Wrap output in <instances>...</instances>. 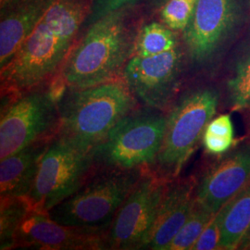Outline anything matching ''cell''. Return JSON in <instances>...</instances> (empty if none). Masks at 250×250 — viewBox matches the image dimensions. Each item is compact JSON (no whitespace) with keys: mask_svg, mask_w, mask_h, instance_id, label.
I'll list each match as a JSON object with an SVG mask.
<instances>
[{"mask_svg":"<svg viewBox=\"0 0 250 250\" xmlns=\"http://www.w3.org/2000/svg\"><path fill=\"white\" fill-rule=\"evenodd\" d=\"M87 0H56L9 62L1 68V99L56 80L89 13Z\"/></svg>","mask_w":250,"mask_h":250,"instance_id":"obj_1","label":"cell"},{"mask_svg":"<svg viewBox=\"0 0 250 250\" xmlns=\"http://www.w3.org/2000/svg\"><path fill=\"white\" fill-rule=\"evenodd\" d=\"M127 18L125 8L90 24L53 83L62 88L78 89L122 78L134 55L136 37Z\"/></svg>","mask_w":250,"mask_h":250,"instance_id":"obj_2","label":"cell"},{"mask_svg":"<svg viewBox=\"0 0 250 250\" xmlns=\"http://www.w3.org/2000/svg\"><path fill=\"white\" fill-rule=\"evenodd\" d=\"M138 103L123 78L86 88H64L59 98L61 125L57 136L89 152L139 107Z\"/></svg>","mask_w":250,"mask_h":250,"instance_id":"obj_3","label":"cell"},{"mask_svg":"<svg viewBox=\"0 0 250 250\" xmlns=\"http://www.w3.org/2000/svg\"><path fill=\"white\" fill-rule=\"evenodd\" d=\"M150 169H98L47 214L60 224L107 232L125 199Z\"/></svg>","mask_w":250,"mask_h":250,"instance_id":"obj_4","label":"cell"},{"mask_svg":"<svg viewBox=\"0 0 250 250\" xmlns=\"http://www.w3.org/2000/svg\"><path fill=\"white\" fill-rule=\"evenodd\" d=\"M218 106L219 94L212 88H197L182 95L169 108L164 138L150 170L167 182L177 178L202 141Z\"/></svg>","mask_w":250,"mask_h":250,"instance_id":"obj_5","label":"cell"},{"mask_svg":"<svg viewBox=\"0 0 250 250\" xmlns=\"http://www.w3.org/2000/svg\"><path fill=\"white\" fill-rule=\"evenodd\" d=\"M166 111L137 107L124 117L91 150L98 169H150L165 134Z\"/></svg>","mask_w":250,"mask_h":250,"instance_id":"obj_6","label":"cell"},{"mask_svg":"<svg viewBox=\"0 0 250 250\" xmlns=\"http://www.w3.org/2000/svg\"><path fill=\"white\" fill-rule=\"evenodd\" d=\"M61 95L50 83L1 99L0 160L27 146L57 136L61 125Z\"/></svg>","mask_w":250,"mask_h":250,"instance_id":"obj_7","label":"cell"},{"mask_svg":"<svg viewBox=\"0 0 250 250\" xmlns=\"http://www.w3.org/2000/svg\"><path fill=\"white\" fill-rule=\"evenodd\" d=\"M97 170L90 151H83L56 136L40 162L27 199L37 212L47 213L73 195Z\"/></svg>","mask_w":250,"mask_h":250,"instance_id":"obj_8","label":"cell"},{"mask_svg":"<svg viewBox=\"0 0 250 250\" xmlns=\"http://www.w3.org/2000/svg\"><path fill=\"white\" fill-rule=\"evenodd\" d=\"M167 184L151 170L145 172L107 231V250L145 249L151 237Z\"/></svg>","mask_w":250,"mask_h":250,"instance_id":"obj_9","label":"cell"},{"mask_svg":"<svg viewBox=\"0 0 250 250\" xmlns=\"http://www.w3.org/2000/svg\"><path fill=\"white\" fill-rule=\"evenodd\" d=\"M182 57L178 46L154 56L134 55L122 78L142 106L167 112L178 89Z\"/></svg>","mask_w":250,"mask_h":250,"instance_id":"obj_10","label":"cell"},{"mask_svg":"<svg viewBox=\"0 0 250 250\" xmlns=\"http://www.w3.org/2000/svg\"><path fill=\"white\" fill-rule=\"evenodd\" d=\"M106 235L101 230L60 224L47 213L33 210L20 226L13 250H107Z\"/></svg>","mask_w":250,"mask_h":250,"instance_id":"obj_11","label":"cell"},{"mask_svg":"<svg viewBox=\"0 0 250 250\" xmlns=\"http://www.w3.org/2000/svg\"><path fill=\"white\" fill-rule=\"evenodd\" d=\"M238 15L236 0H197L193 16L184 31L191 59L210 60L231 33Z\"/></svg>","mask_w":250,"mask_h":250,"instance_id":"obj_12","label":"cell"},{"mask_svg":"<svg viewBox=\"0 0 250 250\" xmlns=\"http://www.w3.org/2000/svg\"><path fill=\"white\" fill-rule=\"evenodd\" d=\"M250 180V143L243 144L210 164L197 180L195 198L213 213L220 211Z\"/></svg>","mask_w":250,"mask_h":250,"instance_id":"obj_13","label":"cell"},{"mask_svg":"<svg viewBox=\"0 0 250 250\" xmlns=\"http://www.w3.org/2000/svg\"><path fill=\"white\" fill-rule=\"evenodd\" d=\"M56 0H1L0 69L9 62Z\"/></svg>","mask_w":250,"mask_h":250,"instance_id":"obj_14","label":"cell"},{"mask_svg":"<svg viewBox=\"0 0 250 250\" xmlns=\"http://www.w3.org/2000/svg\"><path fill=\"white\" fill-rule=\"evenodd\" d=\"M197 179L168 182L151 237L144 250H166L191 213L195 203Z\"/></svg>","mask_w":250,"mask_h":250,"instance_id":"obj_15","label":"cell"},{"mask_svg":"<svg viewBox=\"0 0 250 250\" xmlns=\"http://www.w3.org/2000/svg\"><path fill=\"white\" fill-rule=\"evenodd\" d=\"M52 140L32 144L1 160L0 197H28L41 160Z\"/></svg>","mask_w":250,"mask_h":250,"instance_id":"obj_16","label":"cell"},{"mask_svg":"<svg viewBox=\"0 0 250 250\" xmlns=\"http://www.w3.org/2000/svg\"><path fill=\"white\" fill-rule=\"evenodd\" d=\"M221 250H237L250 225V180L245 188L220 210Z\"/></svg>","mask_w":250,"mask_h":250,"instance_id":"obj_17","label":"cell"},{"mask_svg":"<svg viewBox=\"0 0 250 250\" xmlns=\"http://www.w3.org/2000/svg\"><path fill=\"white\" fill-rule=\"evenodd\" d=\"M0 249L13 250L20 226L32 208L27 197H0Z\"/></svg>","mask_w":250,"mask_h":250,"instance_id":"obj_18","label":"cell"},{"mask_svg":"<svg viewBox=\"0 0 250 250\" xmlns=\"http://www.w3.org/2000/svg\"><path fill=\"white\" fill-rule=\"evenodd\" d=\"M176 46H178L177 39L171 29L159 22H151L142 27L136 35L134 55L154 56L167 52Z\"/></svg>","mask_w":250,"mask_h":250,"instance_id":"obj_19","label":"cell"},{"mask_svg":"<svg viewBox=\"0 0 250 250\" xmlns=\"http://www.w3.org/2000/svg\"><path fill=\"white\" fill-rule=\"evenodd\" d=\"M228 90L232 110L250 109V40L235 62Z\"/></svg>","mask_w":250,"mask_h":250,"instance_id":"obj_20","label":"cell"},{"mask_svg":"<svg viewBox=\"0 0 250 250\" xmlns=\"http://www.w3.org/2000/svg\"><path fill=\"white\" fill-rule=\"evenodd\" d=\"M216 213L208 210L204 206L195 203L187 222L183 225L178 233L170 242L166 250H192L200 234L205 230Z\"/></svg>","mask_w":250,"mask_h":250,"instance_id":"obj_21","label":"cell"},{"mask_svg":"<svg viewBox=\"0 0 250 250\" xmlns=\"http://www.w3.org/2000/svg\"><path fill=\"white\" fill-rule=\"evenodd\" d=\"M206 152L212 156H222L232 148L234 130L229 114H222L212 119L206 127L202 137Z\"/></svg>","mask_w":250,"mask_h":250,"instance_id":"obj_22","label":"cell"},{"mask_svg":"<svg viewBox=\"0 0 250 250\" xmlns=\"http://www.w3.org/2000/svg\"><path fill=\"white\" fill-rule=\"evenodd\" d=\"M197 0H168L161 9L165 25L174 31H185L193 16Z\"/></svg>","mask_w":250,"mask_h":250,"instance_id":"obj_23","label":"cell"},{"mask_svg":"<svg viewBox=\"0 0 250 250\" xmlns=\"http://www.w3.org/2000/svg\"><path fill=\"white\" fill-rule=\"evenodd\" d=\"M221 238L222 219L220 211H218L200 234L192 250H221Z\"/></svg>","mask_w":250,"mask_h":250,"instance_id":"obj_24","label":"cell"},{"mask_svg":"<svg viewBox=\"0 0 250 250\" xmlns=\"http://www.w3.org/2000/svg\"><path fill=\"white\" fill-rule=\"evenodd\" d=\"M137 1L138 0H93L90 4L89 13L85 21L86 25L89 26L99 19L119 9L128 8Z\"/></svg>","mask_w":250,"mask_h":250,"instance_id":"obj_25","label":"cell"},{"mask_svg":"<svg viewBox=\"0 0 250 250\" xmlns=\"http://www.w3.org/2000/svg\"><path fill=\"white\" fill-rule=\"evenodd\" d=\"M237 250H250V225L244 236L242 237Z\"/></svg>","mask_w":250,"mask_h":250,"instance_id":"obj_26","label":"cell"},{"mask_svg":"<svg viewBox=\"0 0 250 250\" xmlns=\"http://www.w3.org/2000/svg\"><path fill=\"white\" fill-rule=\"evenodd\" d=\"M168 0H157V2L159 3V4H161V5H163L165 2H167Z\"/></svg>","mask_w":250,"mask_h":250,"instance_id":"obj_27","label":"cell"}]
</instances>
